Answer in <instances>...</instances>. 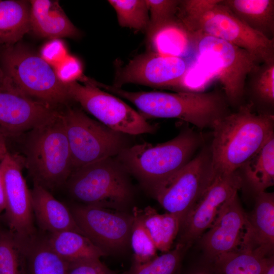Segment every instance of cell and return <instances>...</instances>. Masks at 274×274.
Masks as SVG:
<instances>
[{
    "instance_id": "6da1fadb",
    "label": "cell",
    "mask_w": 274,
    "mask_h": 274,
    "mask_svg": "<svg viewBox=\"0 0 274 274\" xmlns=\"http://www.w3.org/2000/svg\"><path fill=\"white\" fill-rule=\"evenodd\" d=\"M273 127V114L256 113L250 103L218 121L210 146L216 177L241 168L274 135Z\"/></svg>"
},
{
    "instance_id": "7a4b0ae2",
    "label": "cell",
    "mask_w": 274,
    "mask_h": 274,
    "mask_svg": "<svg viewBox=\"0 0 274 274\" xmlns=\"http://www.w3.org/2000/svg\"><path fill=\"white\" fill-rule=\"evenodd\" d=\"M94 84L132 103L145 118H177L199 129L212 128L230 112L223 92L128 91L94 81Z\"/></svg>"
},
{
    "instance_id": "3957f363",
    "label": "cell",
    "mask_w": 274,
    "mask_h": 274,
    "mask_svg": "<svg viewBox=\"0 0 274 274\" xmlns=\"http://www.w3.org/2000/svg\"><path fill=\"white\" fill-rule=\"evenodd\" d=\"M177 18L185 36L214 37L248 51L260 63L274 61V40L249 28L222 0L181 1Z\"/></svg>"
},
{
    "instance_id": "277c9868",
    "label": "cell",
    "mask_w": 274,
    "mask_h": 274,
    "mask_svg": "<svg viewBox=\"0 0 274 274\" xmlns=\"http://www.w3.org/2000/svg\"><path fill=\"white\" fill-rule=\"evenodd\" d=\"M203 142L201 133L185 128L167 142L126 148L118 160L152 192L190 161Z\"/></svg>"
},
{
    "instance_id": "5b68a950",
    "label": "cell",
    "mask_w": 274,
    "mask_h": 274,
    "mask_svg": "<svg viewBox=\"0 0 274 274\" xmlns=\"http://www.w3.org/2000/svg\"><path fill=\"white\" fill-rule=\"evenodd\" d=\"M28 132L24 145L25 165L34 184L49 191L66 183L72 166L62 113L59 112Z\"/></svg>"
},
{
    "instance_id": "8992f818",
    "label": "cell",
    "mask_w": 274,
    "mask_h": 274,
    "mask_svg": "<svg viewBox=\"0 0 274 274\" xmlns=\"http://www.w3.org/2000/svg\"><path fill=\"white\" fill-rule=\"evenodd\" d=\"M0 66L4 75L2 85L55 109L71 100L65 84L59 81L53 68L21 45L5 46L0 53Z\"/></svg>"
},
{
    "instance_id": "52a82bcc",
    "label": "cell",
    "mask_w": 274,
    "mask_h": 274,
    "mask_svg": "<svg viewBox=\"0 0 274 274\" xmlns=\"http://www.w3.org/2000/svg\"><path fill=\"white\" fill-rule=\"evenodd\" d=\"M126 173L118 160L109 158L73 171L67 188L82 204L123 211L132 196Z\"/></svg>"
},
{
    "instance_id": "ba28073f",
    "label": "cell",
    "mask_w": 274,
    "mask_h": 274,
    "mask_svg": "<svg viewBox=\"0 0 274 274\" xmlns=\"http://www.w3.org/2000/svg\"><path fill=\"white\" fill-rule=\"evenodd\" d=\"M192 43L201 60L214 70L231 106L239 107L245 95L249 75L260 63L248 51L227 42L209 36H185Z\"/></svg>"
},
{
    "instance_id": "9c48e42d",
    "label": "cell",
    "mask_w": 274,
    "mask_h": 274,
    "mask_svg": "<svg viewBox=\"0 0 274 274\" xmlns=\"http://www.w3.org/2000/svg\"><path fill=\"white\" fill-rule=\"evenodd\" d=\"M62 113L71 152L72 172L118 155L126 148L124 134L91 118L82 110L68 108Z\"/></svg>"
},
{
    "instance_id": "30bf717a",
    "label": "cell",
    "mask_w": 274,
    "mask_h": 274,
    "mask_svg": "<svg viewBox=\"0 0 274 274\" xmlns=\"http://www.w3.org/2000/svg\"><path fill=\"white\" fill-rule=\"evenodd\" d=\"M216 178L210 147L204 146L152 193L161 206L178 216L182 223Z\"/></svg>"
},
{
    "instance_id": "8fae6325",
    "label": "cell",
    "mask_w": 274,
    "mask_h": 274,
    "mask_svg": "<svg viewBox=\"0 0 274 274\" xmlns=\"http://www.w3.org/2000/svg\"><path fill=\"white\" fill-rule=\"evenodd\" d=\"M65 84L71 100L108 127L123 134L153 133L156 127L116 96L87 82Z\"/></svg>"
},
{
    "instance_id": "7c38bea8",
    "label": "cell",
    "mask_w": 274,
    "mask_h": 274,
    "mask_svg": "<svg viewBox=\"0 0 274 274\" xmlns=\"http://www.w3.org/2000/svg\"><path fill=\"white\" fill-rule=\"evenodd\" d=\"M70 210L83 234L106 255L124 251L130 244L132 214L84 204Z\"/></svg>"
},
{
    "instance_id": "4fadbf2b",
    "label": "cell",
    "mask_w": 274,
    "mask_h": 274,
    "mask_svg": "<svg viewBox=\"0 0 274 274\" xmlns=\"http://www.w3.org/2000/svg\"><path fill=\"white\" fill-rule=\"evenodd\" d=\"M188 70L187 62L181 57L151 51L135 57L118 70L113 86L120 88L125 84H135L185 91Z\"/></svg>"
},
{
    "instance_id": "5bb4252c",
    "label": "cell",
    "mask_w": 274,
    "mask_h": 274,
    "mask_svg": "<svg viewBox=\"0 0 274 274\" xmlns=\"http://www.w3.org/2000/svg\"><path fill=\"white\" fill-rule=\"evenodd\" d=\"M243 185V177L237 171L216 177L181 223L176 244L189 248L211 227L223 204Z\"/></svg>"
},
{
    "instance_id": "9a60e30c",
    "label": "cell",
    "mask_w": 274,
    "mask_h": 274,
    "mask_svg": "<svg viewBox=\"0 0 274 274\" xmlns=\"http://www.w3.org/2000/svg\"><path fill=\"white\" fill-rule=\"evenodd\" d=\"M4 180L6 211L12 232L24 243L36 237L31 192L18 161L7 152L0 162Z\"/></svg>"
},
{
    "instance_id": "2e32d148",
    "label": "cell",
    "mask_w": 274,
    "mask_h": 274,
    "mask_svg": "<svg viewBox=\"0 0 274 274\" xmlns=\"http://www.w3.org/2000/svg\"><path fill=\"white\" fill-rule=\"evenodd\" d=\"M246 217L236 193L223 204L213 223L198 239L207 264L239 249Z\"/></svg>"
},
{
    "instance_id": "e0dca14e",
    "label": "cell",
    "mask_w": 274,
    "mask_h": 274,
    "mask_svg": "<svg viewBox=\"0 0 274 274\" xmlns=\"http://www.w3.org/2000/svg\"><path fill=\"white\" fill-rule=\"evenodd\" d=\"M59 112L16 89L0 86V130L4 135L29 131Z\"/></svg>"
},
{
    "instance_id": "ac0fdd59",
    "label": "cell",
    "mask_w": 274,
    "mask_h": 274,
    "mask_svg": "<svg viewBox=\"0 0 274 274\" xmlns=\"http://www.w3.org/2000/svg\"><path fill=\"white\" fill-rule=\"evenodd\" d=\"M247 214L239 248L250 250L260 257L273 255L274 194L265 191L255 194L253 210Z\"/></svg>"
},
{
    "instance_id": "d6986e66",
    "label": "cell",
    "mask_w": 274,
    "mask_h": 274,
    "mask_svg": "<svg viewBox=\"0 0 274 274\" xmlns=\"http://www.w3.org/2000/svg\"><path fill=\"white\" fill-rule=\"evenodd\" d=\"M29 3L30 31L35 35L51 40L79 37V30L69 19L58 1L31 0Z\"/></svg>"
},
{
    "instance_id": "ffe728a7",
    "label": "cell",
    "mask_w": 274,
    "mask_h": 274,
    "mask_svg": "<svg viewBox=\"0 0 274 274\" xmlns=\"http://www.w3.org/2000/svg\"><path fill=\"white\" fill-rule=\"evenodd\" d=\"M30 192L33 213L42 229L50 233L73 230L84 234L70 209L55 198L49 190L34 184Z\"/></svg>"
},
{
    "instance_id": "44dd1931",
    "label": "cell",
    "mask_w": 274,
    "mask_h": 274,
    "mask_svg": "<svg viewBox=\"0 0 274 274\" xmlns=\"http://www.w3.org/2000/svg\"><path fill=\"white\" fill-rule=\"evenodd\" d=\"M222 2L249 28L274 40L273 0H222Z\"/></svg>"
},
{
    "instance_id": "7402d4cb",
    "label": "cell",
    "mask_w": 274,
    "mask_h": 274,
    "mask_svg": "<svg viewBox=\"0 0 274 274\" xmlns=\"http://www.w3.org/2000/svg\"><path fill=\"white\" fill-rule=\"evenodd\" d=\"M45 239L53 252L67 263L107 255L86 236L75 231L50 233Z\"/></svg>"
},
{
    "instance_id": "603a6c76",
    "label": "cell",
    "mask_w": 274,
    "mask_h": 274,
    "mask_svg": "<svg viewBox=\"0 0 274 274\" xmlns=\"http://www.w3.org/2000/svg\"><path fill=\"white\" fill-rule=\"evenodd\" d=\"M30 3L0 0V45L17 44L30 31Z\"/></svg>"
},
{
    "instance_id": "cb8c5ba5",
    "label": "cell",
    "mask_w": 274,
    "mask_h": 274,
    "mask_svg": "<svg viewBox=\"0 0 274 274\" xmlns=\"http://www.w3.org/2000/svg\"><path fill=\"white\" fill-rule=\"evenodd\" d=\"M244 177L254 193L265 191L274 183V135L242 167Z\"/></svg>"
},
{
    "instance_id": "d4e9b609",
    "label": "cell",
    "mask_w": 274,
    "mask_h": 274,
    "mask_svg": "<svg viewBox=\"0 0 274 274\" xmlns=\"http://www.w3.org/2000/svg\"><path fill=\"white\" fill-rule=\"evenodd\" d=\"M139 211L157 250L163 253L170 250L180 230V218L168 212L159 214L150 206Z\"/></svg>"
},
{
    "instance_id": "484cf974",
    "label": "cell",
    "mask_w": 274,
    "mask_h": 274,
    "mask_svg": "<svg viewBox=\"0 0 274 274\" xmlns=\"http://www.w3.org/2000/svg\"><path fill=\"white\" fill-rule=\"evenodd\" d=\"M250 104L259 113L272 114L274 107V61L260 63L248 76Z\"/></svg>"
},
{
    "instance_id": "4316f807",
    "label": "cell",
    "mask_w": 274,
    "mask_h": 274,
    "mask_svg": "<svg viewBox=\"0 0 274 274\" xmlns=\"http://www.w3.org/2000/svg\"><path fill=\"white\" fill-rule=\"evenodd\" d=\"M267 258L239 248L218 257L208 264L218 274H262Z\"/></svg>"
},
{
    "instance_id": "83f0119b",
    "label": "cell",
    "mask_w": 274,
    "mask_h": 274,
    "mask_svg": "<svg viewBox=\"0 0 274 274\" xmlns=\"http://www.w3.org/2000/svg\"><path fill=\"white\" fill-rule=\"evenodd\" d=\"M27 274H67L68 263L37 237L27 243Z\"/></svg>"
},
{
    "instance_id": "f1b7e54d",
    "label": "cell",
    "mask_w": 274,
    "mask_h": 274,
    "mask_svg": "<svg viewBox=\"0 0 274 274\" xmlns=\"http://www.w3.org/2000/svg\"><path fill=\"white\" fill-rule=\"evenodd\" d=\"M0 274H27V243L12 232L0 233Z\"/></svg>"
},
{
    "instance_id": "f546056e",
    "label": "cell",
    "mask_w": 274,
    "mask_h": 274,
    "mask_svg": "<svg viewBox=\"0 0 274 274\" xmlns=\"http://www.w3.org/2000/svg\"><path fill=\"white\" fill-rule=\"evenodd\" d=\"M188 249L176 244L173 250L141 265L132 264L129 274H181L182 262Z\"/></svg>"
},
{
    "instance_id": "4dcf8cb0",
    "label": "cell",
    "mask_w": 274,
    "mask_h": 274,
    "mask_svg": "<svg viewBox=\"0 0 274 274\" xmlns=\"http://www.w3.org/2000/svg\"><path fill=\"white\" fill-rule=\"evenodd\" d=\"M115 10L119 24L136 30L146 31L149 22L146 0H109Z\"/></svg>"
},
{
    "instance_id": "1f68e13d",
    "label": "cell",
    "mask_w": 274,
    "mask_h": 274,
    "mask_svg": "<svg viewBox=\"0 0 274 274\" xmlns=\"http://www.w3.org/2000/svg\"><path fill=\"white\" fill-rule=\"evenodd\" d=\"M150 13L146 31L148 41L156 33L179 24L177 13L180 0H146Z\"/></svg>"
},
{
    "instance_id": "d6a6232c",
    "label": "cell",
    "mask_w": 274,
    "mask_h": 274,
    "mask_svg": "<svg viewBox=\"0 0 274 274\" xmlns=\"http://www.w3.org/2000/svg\"><path fill=\"white\" fill-rule=\"evenodd\" d=\"M133 223L130 237V244L133 252L132 264L146 263L157 256V249L147 229L144 225L139 210L132 213Z\"/></svg>"
},
{
    "instance_id": "836d02e7",
    "label": "cell",
    "mask_w": 274,
    "mask_h": 274,
    "mask_svg": "<svg viewBox=\"0 0 274 274\" xmlns=\"http://www.w3.org/2000/svg\"><path fill=\"white\" fill-rule=\"evenodd\" d=\"M53 69L58 79L64 84L79 81L83 75L81 62L72 55H67Z\"/></svg>"
},
{
    "instance_id": "e575fe53",
    "label": "cell",
    "mask_w": 274,
    "mask_h": 274,
    "mask_svg": "<svg viewBox=\"0 0 274 274\" xmlns=\"http://www.w3.org/2000/svg\"><path fill=\"white\" fill-rule=\"evenodd\" d=\"M67 274H117L100 259L82 260L68 263Z\"/></svg>"
},
{
    "instance_id": "d590c367",
    "label": "cell",
    "mask_w": 274,
    "mask_h": 274,
    "mask_svg": "<svg viewBox=\"0 0 274 274\" xmlns=\"http://www.w3.org/2000/svg\"><path fill=\"white\" fill-rule=\"evenodd\" d=\"M41 57L54 67L68 55L64 43L59 39H52L42 47Z\"/></svg>"
},
{
    "instance_id": "8d00e7d4",
    "label": "cell",
    "mask_w": 274,
    "mask_h": 274,
    "mask_svg": "<svg viewBox=\"0 0 274 274\" xmlns=\"http://www.w3.org/2000/svg\"><path fill=\"white\" fill-rule=\"evenodd\" d=\"M6 207V199L2 172L0 166V213Z\"/></svg>"
},
{
    "instance_id": "74e56055",
    "label": "cell",
    "mask_w": 274,
    "mask_h": 274,
    "mask_svg": "<svg viewBox=\"0 0 274 274\" xmlns=\"http://www.w3.org/2000/svg\"><path fill=\"white\" fill-rule=\"evenodd\" d=\"M186 274H218L208 264L202 267H199L189 271Z\"/></svg>"
},
{
    "instance_id": "f35d334b",
    "label": "cell",
    "mask_w": 274,
    "mask_h": 274,
    "mask_svg": "<svg viewBox=\"0 0 274 274\" xmlns=\"http://www.w3.org/2000/svg\"><path fill=\"white\" fill-rule=\"evenodd\" d=\"M262 274H274V256L267 258L266 265Z\"/></svg>"
},
{
    "instance_id": "ab89813d",
    "label": "cell",
    "mask_w": 274,
    "mask_h": 274,
    "mask_svg": "<svg viewBox=\"0 0 274 274\" xmlns=\"http://www.w3.org/2000/svg\"><path fill=\"white\" fill-rule=\"evenodd\" d=\"M0 150L3 151H7L6 144L5 140V135L0 130Z\"/></svg>"
},
{
    "instance_id": "60d3db41",
    "label": "cell",
    "mask_w": 274,
    "mask_h": 274,
    "mask_svg": "<svg viewBox=\"0 0 274 274\" xmlns=\"http://www.w3.org/2000/svg\"><path fill=\"white\" fill-rule=\"evenodd\" d=\"M4 80V75L2 68L0 66V86L2 85Z\"/></svg>"
},
{
    "instance_id": "b9f144b4",
    "label": "cell",
    "mask_w": 274,
    "mask_h": 274,
    "mask_svg": "<svg viewBox=\"0 0 274 274\" xmlns=\"http://www.w3.org/2000/svg\"><path fill=\"white\" fill-rule=\"evenodd\" d=\"M7 152L8 151H3V150H0V162L2 161L5 155Z\"/></svg>"
},
{
    "instance_id": "7bdbcfd3",
    "label": "cell",
    "mask_w": 274,
    "mask_h": 274,
    "mask_svg": "<svg viewBox=\"0 0 274 274\" xmlns=\"http://www.w3.org/2000/svg\"><path fill=\"white\" fill-rule=\"evenodd\" d=\"M121 274H129L128 272H127V271H125L123 273H121Z\"/></svg>"
}]
</instances>
